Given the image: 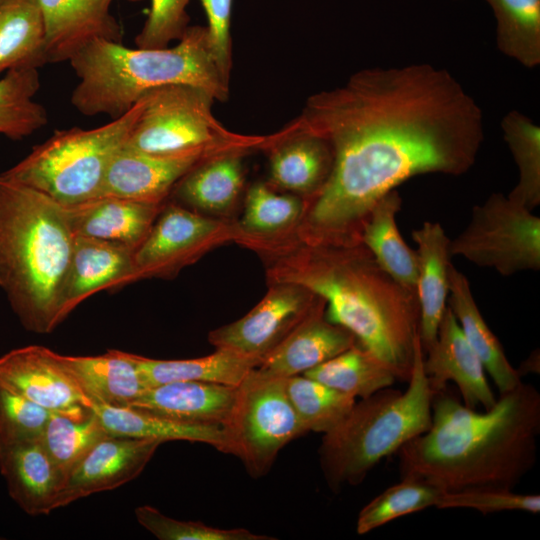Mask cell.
<instances>
[{
	"label": "cell",
	"instance_id": "cell-1",
	"mask_svg": "<svg viewBox=\"0 0 540 540\" xmlns=\"http://www.w3.org/2000/svg\"><path fill=\"white\" fill-rule=\"evenodd\" d=\"M283 128L331 147L333 165L310 198L304 238L358 237L373 205L411 177L460 176L484 140L483 112L446 69L427 63L365 68L311 95Z\"/></svg>",
	"mask_w": 540,
	"mask_h": 540
},
{
	"label": "cell",
	"instance_id": "cell-2",
	"mask_svg": "<svg viewBox=\"0 0 540 540\" xmlns=\"http://www.w3.org/2000/svg\"><path fill=\"white\" fill-rule=\"evenodd\" d=\"M540 393L521 382L488 410L470 409L449 393H434L431 425L398 451L401 478L442 492L514 490L535 466Z\"/></svg>",
	"mask_w": 540,
	"mask_h": 540
},
{
	"label": "cell",
	"instance_id": "cell-3",
	"mask_svg": "<svg viewBox=\"0 0 540 540\" xmlns=\"http://www.w3.org/2000/svg\"><path fill=\"white\" fill-rule=\"evenodd\" d=\"M269 276L321 297L329 322L348 329L397 380H409L420 326L417 294L388 274L359 238H302Z\"/></svg>",
	"mask_w": 540,
	"mask_h": 540
},
{
	"label": "cell",
	"instance_id": "cell-4",
	"mask_svg": "<svg viewBox=\"0 0 540 540\" xmlns=\"http://www.w3.org/2000/svg\"><path fill=\"white\" fill-rule=\"evenodd\" d=\"M74 239L66 206L0 173V287L27 330L48 334L62 322Z\"/></svg>",
	"mask_w": 540,
	"mask_h": 540
},
{
	"label": "cell",
	"instance_id": "cell-5",
	"mask_svg": "<svg viewBox=\"0 0 540 540\" xmlns=\"http://www.w3.org/2000/svg\"><path fill=\"white\" fill-rule=\"evenodd\" d=\"M69 62L79 80L71 104L85 116L118 118L147 92L170 84L201 88L215 101L229 97L230 81L217 64L206 26L188 27L176 45L165 48L97 39Z\"/></svg>",
	"mask_w": 540,
	"mask_h": 540
},
{
	"label": "cell",
	"instance_id": "cell-6",
	"mask_svg": "<svg viewBox=\"0 0 540 540\" xmlns=\"http://www.w3.org/2000/svg\"><path fill=\"white\" fill-rule=\"evenodd\" d=\"M424 354L418 335L407 389L402 392L389 387L356 401L345 417L323 434L319 464L333 493L363 482L383 458L430 428L434 392L423 369Z\"/></svg>",
	"mask_w": 540,
	"mask_h": 540
},
{
	"label": "cell",
	"instance_id": "cell-7",
	"mask_svg": "<svg viewBox=\"0 0 540 540\" xmlns=\"http://www.w3.org/2000/svg\"><path fill=\"white\" fill-rule=\"evenodd\" d=\"M142 106L141 97L129 111L105 125L57 130L2 174L66 207L95 199L112 158L125 145Z\"/></svg>",
	"mask_w": 540,
	"mask_h": 540
},
{
	"label": "cell",
	"instance_id": "cell-8",
	"mask_svg": "<svg viewBox=\"0 0 540 540\" xmlns=\"http://www.w3.org/2000/svg\"><path fill=\"white\" fill-rule=\"evenodd\" d=\"M142 99L125 148L153 155L199 152L214 156L262 149L266 141V136L225 128L212 113L215 99L201 88L170 84L147 92Z\"/></svg>",
	"mask_w": 540,
	"mask_h": 540
},
{
	"label": "cell",
	"instance_id": "cell-9",
	"mask_svg": "<svg viewBox=\"0 0 540 540\" xmlns=\"http://www.w3.org/2000/svg\"><path fill=\"white\" fill-rule=\"evenodd\" d=\"M221 428L222 452L239 458L253 478L267 474L283 447L307 433L290 403L285 379L253 371L238 386Z\"/></svg>",
	"mask_w": 540,
	"mask_h": 540
},
{
	"label": "cell",
	"instance_id": "cell-10",
	"mask_svg": "<svg viewBox=\"0 0 540 540\" xmlns=\"http://www.w3.org/2000/svg\"><path fill=\"white\" fill-rule=\"evenodd\" d=\"M451 256H461L502 276L540 270V218L501 193L471 211L469 223L450 240Z\"/></svg>",
	"mask_w": 540,
	"mask_h": 540
},
{
	"label": "cell",
	"instance_id": "cell-11",
	"mask_svg": "<svg viewBox=\"0 0 540 540\" xmlns=\"http://www.w3.org/2000/svg\"><path fill=\"white\" fill-rule=\"evenodd\" d=\"M231 227L176 203L164 204L149 233L134 251L130 283L172 277L218 241L237 237Z\"/></svg>",
	"mask_w": 540,
	"mask_h": 540
},
{
	"label": "cell",
	"instance_id": "cell-12",
	"mask_svg": "<svg viewBox=\"0 0 540 540\" xmlns=\"http://www.w3.org/2000/svg\"><path fill=\"white\" fill-rule=\"evenodd\" d=\"M262 298L240 319L208 335L215 348L263 358L324 300L292 282L272 281Z\"/></svg>",
	"mask_w": 540,
	"mask_h": 540
},
{
	"label": "cell",
	"instance_id": "cell-13",
	"mask_svg": "<svg viewBox=\"0 0 540 540\" xmlns=\"http://www.w3.org/2000/svg\"><path fill=\"white\" fill-rule=\"evenodd\" d=\"M58 355L38 345L11 350L0 357V383L51 412L82 416L91 399Z\"/></svg>",
	"mask_w": 540,
	"mask_h": 540
},
{
	"label": "cell",
	"instance_id": "cell-14",
	"mask_svg": "<svg viewBox=\"0 0 540 540\" xmlns=\"http://www.w3.org/2000/svg\"><path fill=\"white\" fill-rule=\"evenodd\" d=\"M163 442L152 438L107 435L69 474L60 507L91 494L112 490L138 477Z\"/></svg>",
	"mask_w": 540,
	"mask_h": 540
},
{
	"label": "cell",
	"instance_id": "cell-15",
	"mask_svg": "<svg viewBox=\"0 0 540 540\" xmlns=\"http://www.w3.org/2000/svg\"><path fill=\"white\" fill-rule=\"evenodd\" d=\"M423 369L433 392L454 382L464 406L490 409L496 402L485 376V369L467 342L461 327L447 306L438 326L435 343L424 352Z\"/></svg>",
	"mask_w": 540,
	"mask_h": 540
},
{
	"label": "cell",
	"instance_id": "cell-16",
	"mask_svg": "<svg viewBox=\"0 0 540 540\" xmlns=\"http://www.w3.org/2000/svg\"><path fill=\"white\" fill-rule=\"evenodd\" d=\"M36 1L43 17L47 63L69 61L97 39L122 43V26L111 13L113 0Z\"/></svg>",
	"mask_w": 540,
	"mask_h": 540
},
{
	"label": "cell",
	"instance_id": "cell-17",
	"mask_svg": "<svg viewBox=\"0 0 540 540\" xmlns=\"http://www.w3.org/2000/svg\"><path fill=\"white\" fill-rule=\"evenodd\" d=\"M208 157L211 156L199 152L153 155L123 146L108 166L98 197L164 203L181 178Z\"/></svg>",
	"mask_w": 540,
	"mask_h": 540
},
{
	"label": "cell",
	"instance_id": "cell-18",
	"mask_svg": "<svg viewBox=\"0 0 540 540\" xmlns=\"http://www.w3.org/2000/svg\"><path fill=\"white\" fill-rule=\"evenodd\" d=\"M321 302L275 348L253 372L265 378L285 379L326 362L358 341L346 328L329 322Z\"/></svg>",
	"mask_w": 540,
	"mask_h": 540
},
{
	"label": "cell",
	"instance_id": "cell-19",
	"mask_svg": "<svg viewBox=\"0 0 540 540\" xmlns=\"http://www.w3.org/2000/svg\"><path fill=\"white\" fill-rule=\"evenodd\" d=\"M0 473L11 498L27 514L60 508L66 480L40 439L0 444Z\"/></svg>",
	"mask_w": 540,
	"mask_h": 540
},
{
	"label": "cell",
	"instance_id": "cell-20",
	"mask_svg": "<svg viewBox=\"0 0 540 540\" xmlns=\"http://www.w3.org/2000/svg\"><path fill=\"white\" fill-rule=\"evenodd\" d=\"M269 178L274 188L312 198L327 181L333 165L330 145L308 132L282 128L266 136Z\"/></svg>",
	"mask_w": 540,
	"mask_h": 540
},
{
	"label": "cell",
	"instance_id": "cell-21",
	"mask_svg": "<svg viewBox=\"0 0 540 540\" xmlns=\"http://www.w3.org/2000/svg\"><path fill=\"white\" fill-rule=\"evenodd\" d=\"M134 251L103 240L75 235L61 297V320L89 296L101 290L130 284Z\"/></svg>",
	"mask_w": 540,
	"mask_h": 540
},
{
	"label": "cell",
	"instance_id": "cell-22",
	"mask_svg": "<svg viewBox=\"0 0 540 540\" xmlns=\"http://www.w3.org/2000/svg\"><path fill=\"white\" fill-rule=\"evenodd\" d=\"M237 388L200 381L169 382L149 387L129 407L191 425L222 427Z\"/></svg>",
	"mask_w": 540,
	"mask_h": 540
},
{
	"label": "cell",
	"instance_id": "cell-23",
	"mask_svg": "<svg viewBox=\"0 0 540 540\" xmlns=\"http://www.w3.org/2000/svg\"><path fill=\"white\" fill-rule=\"evenodd\" d=\"M417 244L416 294L420 308L419 337L426 352L436 341L438 326L447 307L450 238L439 222L425 221L412 231Z\"/></svg>",
	"mask_w": 540,
	"mask_h": 540
},
{
	"label": "cell",
	"instance_id": "cell-24",
	"mask_svg": "<svg viewBox=\"0 0 540 540\" xmlns=\"http://www.w3.org/2000/svg\"><path fill=\"white\" fill-rule=\"evenodd\" d=\"M163 205L102 196L67 208L75 235L136 250L149 233Z\"/></svg>",
	"mask_w": 540,
	"mask_h": 540
},
{
	"label": "cell",
	"instance_id": "cell-25",
	"mask_svg": "<svg viewBox=\"0 0 540 540\" xmlns=\"http://www.w3.org/2000/svg\"><path fill=\"white\" fill-rule=\"evenodd\" d=\"M58 356L81 390L95 402L126 407L148 389L132 353L110 349L97 356Z\"/></svg>",
	"mask_w": 540,
	"mask_h": 540
},
{
	"label": "cell",
	"instance_id": "cell-26",
	"mask_svg": "<svg viewBox=\"0 0 540 540\" xmlns=\"http://www.w3.org/2000/svg\"><path fill=\"white\" fill-rule=\"evenodd\" d=\"M448 281L447 306L455 315L467 342L497 386L499 395L512 390L522 382V376L510 364L501 343L485 322L467 277L451 264Z\"/></svg>",
	"mask_w": 540,
	"mask_h": 540
},
{
	"label": "cell",
	"instance_id": "cell-27",
	"mask_svg": "<svg viewBox=\"0 0 540 540\" xmlns=\"http://www.w3.org/2000/svg\"><path fill=\"white\" fill-rule=\"evenodd\" d=\"M242 152H226L201 160L173 189L185 207L198 213L222 214L237 202L244 183Z\"/></svg>",
	"mask_w": 540,
	"mask_h": 540
},
{
	"label": "cell",
	"instance_id": "cell-28",
	"mask_svg": "<svg viewBox=\"0 0 540 540\" xmlns=\"http://www.w3.org/2000/svg\"><path fill=\"white\" fill-rule=\"evenodd\" d=\"M147 387L175 381H200L238 387L262 358L232 349L216 348L210 355L160 360L132 354Z\"/></svg>",
	"mask_w": 540,
	"mask_h": 540
},
{
	"label": "cell",
	"instance_id": "cell-29",
	"mask_svg": "<svg viewBox=\"0 0 540 540\" xmlns=\"http://www.w3.org/2000/svg\"><path fill=\"white\" fill-rule=\"evenodd\" d=\"M401 205L402 198L396 189L381 197L364 219L359 238L388 274L416 293V251L405 243L396 223Z\"/></svg>",
	"mask_w": 540,
	"mask_h": 540
},
{
	"label": "cell",
	"instance_id": "cell-30",
	"mask_svg": "<svg viewBox=\"0 0 540 540\" xmlns=\"http://www.w3.org/2000/svg\"><path fill=\"white\" fill-rule=\"evenodd\" d=\"M92 410L111 435L152 438L162 442L183 440L209 444L222 452L224 436L218 426H198L171 420L134 407H116L91 400Z\"/></svg>",
	"mask_w": 540,
	"mask_h": 540
},
{
	"label": "cell",
	"instance_id": "cell-31",
	"mask_svg": "<svg viewBox=\"0 0 540 540\" xmlns=\"http://www.w3.org/2000/svg\"><path fill=\"white\" fill-rule=\"evenodd\" d=\"M47 63L45 29L36 0H0V78L9 70Z\"/></svg>",
	"mask_w": 540,
	"mask_h": 540
},
{
	"label": "cell",
	"instance_id": "cell-32",
	"mask_svg": "<svg viewBox=\"0 0 540 540\" xmlns=\"http://www.w3.org/2000/svg\"><path fill=\"white\" fill-rule=\"evenodd\" d=\"M303 375L355 399L389 388L397 380L383 361L358 342Z\"/></svg>",
	"mask_w": 540,
	"mask_h": 540
},
{
	"label": "cell",
	"instance_id": "cell-33",
	"mask_svg": "<svg viewBox=\"0 0 540 540\" xmlns=\"http://www.w3.org/2000/svg\"><path fill=\"white\" fill-rule=\"evenodd\" d=\"M39 88L38 68L9 70L0 78V136L22 140L47 125L46 108L34 101Z\"/></svg>",
	"mask_w": 540,
	"mask_h": 540
},
{
	"label": "cell",
	"instance_id": "cell-34",
	"mask_svg": "<svg viewBox=\"0 0 540 540\" xmlns=\"http://www.w3.org/2000/svg\"><path fill=\"white\" fill-rule=\"evenodd\" d=\"M496 20V45L526 68L540 63V0H485Z\"/></svg>",
	"mask_w": 540,
	"mask_h": 540
},
{
	"label": "cell",
	"instance_id": "cell-35",
	"mask_svg": "<svg viewBox=\"0 0 540 540\" xmlns=\"http://www.w3.org/2000/svg\"><path fill=\"white\" fill-rule=\"evenodd\" d=\"M501 128L518 169V182L507 197L533 211L540 204V127L513 110L503 117Z\"/></svg>",
	"mask_w": 540,
	"mask_h": 540
},
{
	"label": "cell",
	"instance_id": "cell-36",
	"mask_svg": "<svg viewBox=\"0 0 540 540\" xmlns=\"http://www.w3.org/2000/svg\"><path fill=\"white\" fill-rule=\"evenodd\" d=\"M107 435L109 433L90 409L82 416L51 412L40 442L67 481L79 461Z\"/></svg>",
	"mask_w": 540,
	"mask_h": 540
},
{
	"label": "cell",
	"instance_id": "cell-37",
	"mask_svg": "<svg viewBox=\"0 0 540 540\" xmlns=\"http://www.w3.org/2000/svg\"><path fill=\"white\" fill-rule=\"evenodd\" d=\"M307 203L298 195L280 194L262 182L247 192L244 211L237 229L239 237L278 234L299 223Z\"/></svg>",
	"mask_w": 540,
	"mask_h": 540
},
{
	"label": "cell",
	"instance_id": "cell-38",
	"mask_svg": "<svg viewBox=\"0 0 540 540\" xmlns=\"http://www.w3.org/2000/svg\"><path fill=\"white\" fill-rule=\"evenodd\" d=\"M292 407L308 432L326 433L351 410L356 399L303 374L285 378Z\"/></svg>",
	"mask_w": 540,
	"mask_h": 540
},
{
	"label": "cell",
	"instance_id": "cell-39",
	"mask_svg": "<svg viewBox=\"0 0 540 540\" xmlns=\"http://www.w3.org/2000/svg\"><path fill=\"white\" fill-rule=\"evenodd\" d=\"M443 492L426 482L401 478L368 502L359 512L356 532L369 533L399 517L436 507Z\"/></svg>",
	"mask_w": 540,
	"mask_h": 540
},
{
	"label": "cell",
	"instance_id": "cell-40",
	"mask_svg": "<svg viewBox=\"0 0 540 540\" xmlns=\"http://www.w3.org/2000/svg\"><path fill=\"white\" fill-rule=\"evenodd\" d=\"M138 523L160 540H273L246 528L222 529L200 521L177 520L158 509L142 505L135 509Z\"/></svg>",
	"mask_w": 540,
	"mask_h": 540
},
{
	"label": "cell",
	"instance_id": "cell-41",
	"mask_svg": "<svg viewBox=\"0 0 540 540\" xmlns=\"http://www.w3.org/2000/svg\"><path fill=\"white\" fill-rule=\"evenodd\" d=\"M50 414L0 383V444L40 439Z\"/></svg>",
	"mask_w": 540,
	"mask_h": 540
},
{
	"label": "cell",
	"instance_id": "cell-42",
	"mask_svg": "<svg viewBox=\"0 0 540 540\" xmlns=\"http://www.w3.org/2000/svg\"><path fill=\"white\" fill-rule=\"evenodd\" d=\"M438 509L466 508L482 514L504 511H525L533 514L540 511L538 494H519L513 490H470L443 492L436 505Z\"/></svg>",
	"mask_w": 540,
	"mask_h": 540
},
{
	"label": "cell",
	"instance_id": "cell-43",
	"mask_svg": "<svg viewBox=\"0 0 540 540\" xmlns=\"http://www.w3.org/2000/svg\"><path fill=\"white\" fill-rule=\"evenodd\" d=\"M190 0H150L148 17L135 38L139 48H165L178 41L189 23Z\"/></svg>",
	"mask_w": 540,
	"mask_h": 540
},
{
	"label": "cell",
	"instance_id": "cell-44",
	"mask_svg": "<svg viewBox=\"0 0 540 540\" xmlns=\"http://www.w3.org/2000/svg\"><path fill=\"white\" fill-rule=\"evenodd\" d=\"M208 24L207 30L217 64L230 81L232 68L231 11L232 0H199Z\"/></svg>",
	"mask_w": 540,
	"mask_h": 540
},
{
	"label": "cell",
	"instance_id": "cell-45",
	"mask_svg": "<svg viewBox=\"0 0 540 540\" xmlns=\"http://www.w3.org/2000/svg\"><path fill=\"white\" fill-rule=\"evenodd\" d=\"M126 1H129V2H138V1H141V0H126Z\"/></svg>",
	"mask_w": 540,
	"mask_h": 540
}]
</instances>
